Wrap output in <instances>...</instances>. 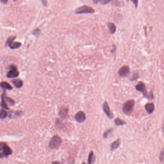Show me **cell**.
<instances>
[{
    "mask_svg": "<svg viewBox=\"0 0 164 164\" xmlns=\"http://www.w3.org/2000/svg\"><path fill=\"white\" fill-rule=\"evenodd\" d=\"M135 89L137 91L141 92L144 96L148 99H152L154 98L153 92L151 91L150 92H148L146 86L144 82L142 81L139 82L138 84L135 86Z\"/></svg>",
    "mask_w": 164,
    "mask_h": 164,
    "instance_id": "1",
    "label": "cell"
},
{
    "mask_svg": "<svg viewBox=\"0 0 164 164\" xmlns=\"http://www.w3.org/2000/svg\"><path fill=\"white\" fill-rule=\"evenodd\" d=\"M3 152L1 153H0V158H3L4 157L8 156V155H11L12 153V151L10 149V148L6 144L4 143L3 150Z\"/></svg>",
    "mask_w": 164,
    "mask_h": 164,
    "instance_id": "8",
    "label": "cell"
},
{
    "mask_svg": "<svg viewBox=\"0 0 164 164\" xmlns=\"http://www.w3.org/2000/svg\"><path fill=\"white\" fill-rule=\"evenodd\" d=\"M115 51H116V46L115 45H113V50H111V53H114L115 52Z\"/></svg>",
    "mask_w": 164,
    "mask_h": 164,
    "instance_id": "30",
    "label": "cell"
},
{
    "mask_svg": "<svg viewBox=\"0 0 164 164\" xmlns=\"http://www.w3.org/2000/svg\"><path fill=\"white\" fill-rule=\"evenodd\" d=\"M130 72V69L128 66H122L118 71V74L121 77H127Z\"/></svg>",
    "mask_w": 164,
    "mask_h": 164,
    "instance_id": "9",
    "label": "cell"
},
{
    "mask_svg": "<svg viewBox=\"0 0 164 164\" xmlns=\"http://www.w3.org/2000/svg\"><path fill=\"white\" fill-rule=\"evenodd\" d=\"M13 1H16L17 0H13Z\"/></svg>",
    "mask_w": 164,
    "mask_h": 164,
    "instance_id": "33",
    "label": "cell"
},
{
    "mask_svg": "<svg viewBox=\"0 0 164 164\" xmlns=\"http://www.w3.org/2000/svg\"><path fill=\"white\" fill-rule=\"evenodd\" d=\"M107 26L108 29L109 33H110L111 34H115V31H116V30H117V28H116L115 24L112 23V22H108L107 23Z\"/></svg>",
    "mask_w": 164,
    "mask_h": 164,
    "instance_id": "14",
    "label": "cell"
},
{
    "mask_svg": "<svg viewBox=\"0 0 164 164\" xmlns=\"http://www.w3.org/2000/svg\"><path fill=\"white\" fill-rule=\"evenodd\" d=\"M3 144H4V142H2V143L0 144V151L3 150Z\"/></svg>",
    "mask_w": 164,
    "mask_h": 164,
    "instance_id": "32",
    "label": "cell"
},
{
    "mask_svg": "<svg viewBox=\"0 0 164 164\" xmlns=\"http://www.w3.org/2000/svg\"><path fill=\"white\" fill-rule=\"evenodd\" d=\"M139 76L138 73H134L131 76V78L130 79V80L131 81H135L136 80H137L139 78Z\"/></svg>",
    "mask_w": 164,
    "mask_h": 164,
    "instance_id": "22",
    "label": "cell"
},
{
    "mask_svg": "<svg viewBox=\"0 0 164 164\" xmlns=\"http://www.w3.org/2000/svg\"><path fill=\"white\" fill-rule=\"evenodd\" d=\"M8 0H0V2L3 4H6Z\"/></svg>",
    "mask_w": 164,
    "mask_h": 164,
    "instance_id": "31",
    "label": "cell"
},
{
    "mask_svg": "<svg viewBox=\"0 0 164 164\" xmlns=\"http://www.w3.org/2000/svg\"><path fill=\"white\" fill-rule=\"evenodd\" d=\"M127 1H131V2L133 3L135 7L136 8H137L138 6V3H139V0H127Z\"/></svg>",
    "mask_w": 164,
    "mask_h": 164,
    "instance_id": "26",
    "label": "cell"
},
{
    "mask_svg": "<svg viewBox=\"0 0 164 164\" xmlns=\"http://www.w3.org/2000/svg\"><path fill=\"white\" fill-rule=\"evenodd\" d=\"M16 36H10L7 39L6 45L9 46L12 49H16L20 47L22 44L19 42H15L14 40L16 39Z\"/></svg>",
    "mask_w": 164,
    "mask_h": 164,
    "instance_id": "5",
    "label": "cell"
},
{
    "mask_svg": "<svg viewBox=\"0 0 164 164\" xmlns=\"http://www.w3.org/2000/svg\"><path fill=\"white\" fill-rule=\"evenodd\" d=\"M113 128H109L108 129L106 130L104 132V133L103 134V137H104V138L106 139L108 137L109 135L113 132Z\"/></svg>",
    "mask_w": 164,
    "mask_h": 164,
    "instance_id": "20",
    "label": "cell"
},
{
    "mask_svg": "<svg viewBox=\"0 0 164 164\" xmlns=\"http://www.w3.org/2000/svg\"><path fill=\"white\" fill-rule=\"evenodd\" d=\"M135 101L134 100H129L125 102L122 107V111L125 115H131L134 107Z\"/></svg>",
    "mask_w": 164,
    "mask_h": 164,
    "instance_id": "2",
    "label": "cell"
},
{
    "mask_svg": "<svg viewBox=\"0 0 164 164\" xmlns=\"http://www.w3.org/2000/svg\"><path fill=\"white\" fill-rule=\"evenodd\" d=\"M7 116V113L4 110H1L0 111V118L4 119Z\"/></svg>",
    "mask_w": 164,
    "mask_h": 164,
    "instance_id": "21",
    "label": "cell"
},
{
    "mask_svg": "<svg viewBox=\"0 0 164 164\" xmlns=\"http://www.w3.org/2000/svg\"><path fill=\"white\" fill-rule=\"evenodd\" d=\"M69 113V109L66 107H63L59 111V115L63 118H65L67 117Z\"/></svg>",
    "mask_w": 164,
    "mask_h": 164,
    "instance_id": "13",
    "label": "cell"
},
{
    "mask_svg": "<svg viewBox=\"0 0 164 164\" xmlns=\"http://www.w3.org/2000/svg\"><path fill=\"white\" fill-rule=\"evenodd\" d=\"M121 142L120 140L119 139H118L117 140L115 141L112 142L110 145V150L112 151H114L117 149L120 145Z\"/></svg>",
    "mask_w": 164,
    "mask_h": 164,
    "instance_id": "12",
    "label": "cell"
},
{
    "mask_svg": "<svg viewBox=\"0 0 164 164\" xmlns=\"http://www.w3.org/2000/svg\"><path fill=\"white\" fill-rule=\"evenodd\" d=\"M95 13V10L93 8L88 5H83L79 7L75 10V13L76 14H84V13Z\"/></svg>",
    "mask_w": 164,
    "mask_h": 164,
    "instance_id": "4",
    "label": "cell"
},
{
    "mask_svg": "<svg viewBox=\"0 0 164 164\" xmlns=\"http://www.w3.org/2000/svg\"><path fill=\"white\" fill-rule=\"evenodd\" d=\"M145 109L148 114H152L154 110V105L153 102H149L145 105Z\"/></svg>",
    "mask_w": 164,
    "mask_h": 164,
    "instance_id": "11",
    "label": "cell"
},
{
    "mask_svg": "<svg viewBox=\"0 0 164 164\" xmlns=\"http://www.w3.org/2000/svg\"><path fill=\"white\" fill-rule=\"evenodd\" d=\"M14 86L17 88H20L23 86V81L20 79H15L12 80Z\"/></svg>",
    "mask_w": 164,
    "mask_h": 164,
    "instance_id": "15",
    "label": "cell"
},
{
    "mask_svg": "<svg viewBox=\"0 0 164 164\" xmlns=\"http://www.w3.org/2000/svg\"><path fill=\"white\" fill-rule=\"evenodd\" d=\"M101 1V0H93L92 2H93V4L96 5V4H97Z\"/></svg>",
    "mask_w": 164,
    "mask_h": 164,
    "instance_id": "29",
    "label": "cell"
},
{
    "mask_svg": "<svg viewBox=\"0 0 164 164\" xmlns=\"http://www.w3.org/2000/svg\"><path fill=\"white\" fill-rule=\"evenodd\" d=\"M75 119L78 123H83L85 121L86 115L84 112L80 111L75 115Z\"/></svg>",
    "mask_w": 164,
    "mask_h": 164,
    "instance_id": "10",
    "label": "cell"
},
{
    "mask_svg": "<svg viewBox=\"0 0 164 164\" xmlns=\"http://www.w3.org/2000/svg\"><path fill=\"white\" fill-rule=\"evenodd\" d=\"M96 158L93 151H91L89 154L88 162L89 164H93L95 162Z\"/></svg>",
    "mask_w": 164,
    "mask_h": 164,
    "instance_id": "16",
    "label": "cell"
},
{
    "mask_svg": "<svg viewBox=\"0 0 164 164\" xmlns=\"http://www.w3.org/2000/svg\"><path fill=\"white\" fill-rule=\"evenodd\" d=\"M5 99H6V102H8L9 103V104H10V105H14L15 101L12 99L10 98L9 97H6Z\"/></svg>",
    "mask_w": 164,
    "mask_h": 164,
    "instance_id": "24",
    "label": "cell"
},
{
    "mask_svg": "<svg viewBox=\"0 0 164 164\" xmlns=\"http://www.w3.org/2000/svg\"><path fill=\"white\" fill-rule=\"evenodd\" d=\"M62 143V139L58 135L53 136L49 142V147L52 149H58Z\"/></svg>",
    "mask_w": 164,
    "mask_h": 164,
    "instance_id": "3",
    "label": "cell"
},
{
    "mask_svg": "<svg viewBox=\"0 0 164 164\" xmlns=\"http://www.w3.org/2000/svg\"><path fill=\"white\" fill-rule=\"evenodd\" d=\"M40 1L42 2L43 5L44 6H47V1L46 0H40Z\"/></svg>",
    "mask_w": 164,
    "mask_h": 164,
    "instance_id": "28",
    "label": "cell"
},
{
    "mask_svg": "<svg viewBox=\"0 0 164 164\" xmlns=\"http://www.w3.org/2000/svg\"><path fill=\"white\" fill-rule=\"evenodd\" d=\"M102 108L103 110V111L105 113V115H107V117L109 119H113L114 118V114L111 111V109L109 107L108 102L105 101L102 105Z\"/></svg>",
    "mask_w": 164,
    "mask_h": 164,
    "instance_id": "6",
    "label": "cell"
},
{
    "mask_svg": "<svg viewBox=\"0 0 164 164\" xmlns=\"http://www.w3.org/2000/svg\"><path fill=\"white\" fill-rule=\"evenodd\" d=\"M0 86L4 89L11 90H12L13 88L9 83L6 82H2L0 83Z\"/></svg>",
    "mask_w": 164,
    "mask_h": 164,
    "instance_id": "19",
    "label": "cell"
},
{
    "mask_svg": "<svg viewBox=\"0 0 164 164\" xmlns=\"http://www.w3.org/2000/svg\"><path fill=\"white\" fill-rule=\"evenodd\" d=\"M113 0H101L100 3L102 4V5H106L107 4L109 3L110 2L112 1Z\"/></svg>",
    "mask_w": 164,
    "mask_h": 164,
    "instance_id": "27",
    "label": "cell"
},
{
    "mask_svg": "<svg viewBox=\"0 0 164 164\" xmlns=\"http://www.w3.org/2000/svg\"><path fill=\"white\" fill-rule=\"evenodd\" d=\"M41 32L40 31V30L39 29H37L36 30H34V31H33V35L35 36L38 37L40 33Z\"/></svg>",
    "mask_w": 164,
    "mask_h": 164,
    "instance_id": "23",
    "label": "cell"
},
{
    "mask_svg": "<svg viewBox=\"0 0 164 164\" xmlns=\"http://www.w3.org/2000/svg\"><path fill=\"white\" fill-rule=\"evenodd\" d=\"M164 149H163L162 150L161 152H160V155H159V159H160V161L162 162H163V160H164Z\"/></svg>",
    "mask_w": 164,
    "mask_h": 164,
    "instance_id": "25",
    "label": "cell"
},
{
    "mask_svg": "<svg viewBox=\"0 0 164 164\" xmlns=\"http://www.w3.org/2000/svg\"><path fill=\"white\" fill-rule=\"evenodd\" d=\"M5 92H4L3 94V95H2V102H1V106L4 109H6V110H8L9 108L7 107V105L6 102H5Z\"/></svg>",
    "mask_w": 164,
    "mask_h": 164,
    "instance_id": "18",
    "label": "cell"
},
{
    "mask_svg": "<svg viewBox=\"0 0 164 164\" xmlns=\"http://www.w3.org/2000/svg\"><path fill=\"white\" fill-rule=\"evenodd\" d=\"M19 73L17 69L16 66L12 65L10 66V71L7 73V77L9 78H16L19 75Z\"/></svg>",
    "mask_w": 164,
    "mask_h": 164,
    "instance_id": "7",
    "label": "cell"
},
{
    "mask_svg": "<svg viewBox=\"0 0 164 164\" xmlns=\"http://www.w3.org/2000/svg\"><path fill=\"white\" fill-rule=\"evenodd\" d=\"M114 122H115V125L117 126H123L126 124V122L125 121H124L123 120H122L120 118H117L115 119L114 120Z\"/></svg>",
    "mask_w": 164,
    "mask_h": 164,
    "instance_id": "17",
    "label": "cell"
}]
</instances>
